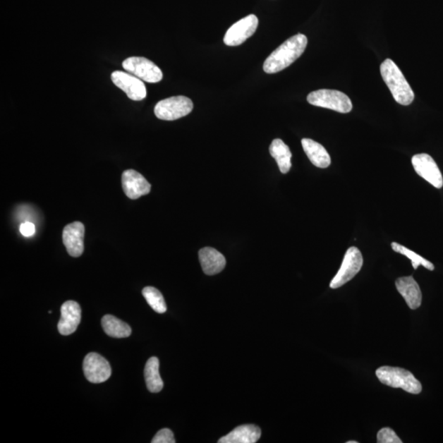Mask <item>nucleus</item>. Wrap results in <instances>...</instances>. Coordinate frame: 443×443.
<instances>
[{
    "label": "nucleus",
    "instance_id": "obj_1",
    "mask_svg": "<svg viewBox=\"0 0 443 443\" xmlns=\"http://www.w3.org/2000/svg\"><path fill=\"white\" fill-rule=\"evenodd\" d=\"M308 44V40L303 34H297L276 49L264 63V71L272 74L283 71L299 59Z\"/></svg>",
    "mask_w": 443,
    "mask_h": 443
},
{
    "label": "nucleus",
    "instance_id": "obj_2",
    "mask_svg": "<svg viewBox=\"0 0 443 443\" xmlns=\"http://www.w3.org/2000/svg\"><path fill=\"white\" fill-rule=\"evenodd\" d=\"M380 72L396 102L401 105L411 104L415 99V94L396 64L387 59L381 64Z\"/></svg>",
    "mask_w": 443,
    "mask_h": 443
},
{
    "label": "nucleus",
    "instance_id": "obj_3",
    "mask_svg": "<svg viewBox=\"0 0 443 443\" xmlns=\"http://www.w3.org/2000/svg\"><path fill=\"white\" fill-rule=\"evenodd\" d=\"M377 379L387 386L402 389L411 394H419L422 385L412 372L397 367L382 366L376 370Z\"/></svg>",
    "mask_w": 443,
    "mask_h": 443
},
{
    "label": "nucleus",
    "instance_id": "obj_4",
    "mask_svg": "<svg viewBox=\"0 0 443 443\" xmlns=\"http://www.w3.org/2000/svg\"><path fill=\"white\" fill-rule=\"evenodd\" d=\"M307 102L315 107L334 110L341 114L350 113L352 110L351 99L339 90H315L309 94Z\"/></svg>",
    "mask_w": 443,
    "mask_h": 443
},
{
    "label": "nucleus",
    "instance_id": "obj_5",
    "mask_svg": "<svg viewBox=\"0 0 443 443\" xmlns=\"http://www.w3.org/2000/svg\"><path fill=\"white\" fill-rule=\"evenodd\" d=\"M193 109L190 99L178 95L160 100L154 107V114L159 119L174 121L188 115Z\"/></svg>",
    "mask_w": 443,
    "mask_h": 443
},
{
    "label": "nucleus",
    "instance_id": "obj_6",
    "mask_svg": "<svg viewBox=\"0 0 443 443\" xmlns=\"http://www.w3.org/2000/svg\"><path fill=\"white\" fill-rule=\"evenodd\" d=\"M363 266V256L358 248L352 246L347 250L341 268L332 280L330 288L336 289L348 283L359 273Z\"/></svg>",
    "mask_w": 443,
    "mask_h": 443
},
{
    "label": "nucleus",
    "instance_id": "obj_7",
    "mask_svg": "<svg viewBox=\"0 0 443 443\" xmlns=\"http://www.w3.org/2000/svg\"><path fill=\"white\" fill-rule=\"evenodd\" d=\"M123 68L145 83H158L163 79V73L157 65L144 57L125 59Z\"/></svg>",
    "mask_w": 443,
    "mask_h": 443
},
{
    "label": "nucleus",
    "instance_id": "obj_8",
    "mask_svg": "<svg viewBox=\"0 0 443 443\" xmlns=\"http://www.w3.org/2000/svg\"><path fill=\"white\" fill-rule=\"evenodd\" d=\"M259 25V20L254 14L241 19L231 26L226 32L224 38L225 44L228 47H238L246 40L253 36Z\"/></svg>",
    "mask_w": 443,
    "mask_h": 443
},
{
    "label": "nucleus",
    "instance_id": "obj_9",
    "mask_svg": "<svg viewBox=\"0 0 443 443\" xmlns=\"http://www.w3.org/2000/svg\"><path fill=\"white\" fill-rule=\"evenodd\" d=\"M112 82L119 89L127 94L128 97L134 102H140L147 97V88L142 80L129 73L115 71L111 75Z\"/></svg>",
    "mask_w": 443,
    "mask_h": 443
},
{
    "label": "nucleus",
    "instance_id": "obj_10",
    "mask_svg": "<svg viewBox=\"0 0 443 443\" xmlns=\"http://www.w3.org/2000/svg\"><path fill=\"white\" fill-rule=\"evenodd\" d=\"M413 167L421 178L427 181L435 188L440 189L443 186V178L441 171L430 155L419 154L413 156L411 159Z\"/></svg>",
    "mask_w": 443,
    "mask_h": 443
},
{
    "label": "nucleus",
    "instance_id": "obj_11",
    "mask_svg": "<svg viewBox=\"0 0 443 443\" xmlns=\"http://www.w3.org/2000/svg\"><path fill=\"white\" fill-rule=\"evenodd\" d=\"M83 370L87 380L92 384H102L107 381L112 374L109 361L94 352L85 357Z\"/></svg>",
    "mask_w": 443,
    "mask_h": 443
},
{
    "label": "nucleus",
    "instance_id": "obj_12",
    "mask_svg": "<svg viewBox=\"0 0 443 443\" xmlns=\"http://www.w3.org/2000/svg\"><path fill=\"white\" fill-rule=\"evenodd\" d=\"M122 186L124 193L128 198L137 200L150 193L151 185L137 171L128 169L122 175Z\"/></svg>",
    "mask_w": 443,
    "mask_h": 443
},
{
    "label": "nucleus",
    "instance_id": "obj_13",
    "mask_svg": "<svg viewBox=\"0 0 443 443\" xmlns=\"http://www.w3.org/2000/svg\"><path fill=\"white\" fill-rule=\"evenodd\" d=\"M82 319V309L78 302L68 301L61 307V319L58 324L60 334L63 336L71 335L80 323Z\"/></svg>",
    "mask_w": 443,
    "mask_h": 443
},
{
    "label": "nucleus",
    "instance_id": "obj_14",
    "mask_svg": "<svg viewBox=\"0 0 443 443\" xmlns=\"http://www.w3.org/2000/svg\"><path fill=\"white\" fill-rule=\"evenodd\" d=\"M85 226L80 222H74L65 226L63 241L68 253L73 257H79L84 251Z\"/></svg>",
    "mask_w": 443,
    "mask_h": 443
},
{
    "label": "nucleus",
    "instance_id": "obj_15",
    "mask_svg": "<svg viewBox=\"0 0 443 443\" xmlns=\"http://www.w3.org/2000/svg\"><path fill=\"white\" fill-rule=\"evenodd\" d=\"M396 286L411 310L419 308L422 302L421 290L412 276L402 277L396 279Z\"/></svg>",
    "mask_w": 443,
    "mask_h": 443
},
{
    "label": "nucleus",
    "instance_id": "obj_16",
    "mask_svg": "<svg viewBox=\"0 0 443 443\" xmlns=\"http://www.w3.org/2000/svg\"><path fill=\"white\" fill-rule=\"evenodd\" d=\"M199 259L204 273L210 276L219 274L226 266L224 256L214 248L201 249L199 251Z\"/></svg>",
    "mask_w": 443,
    "mask_h": 443
},
{
    "label": "nucleus",
    "instance_id": "obj_17",
    "mask_svg": "<svg viewBox=\"0 0 443 443\" xmlns=\"http://www.w3.org/2000/svg\"><path fill=\"white\" fill-rule=\"evenodd\" d=\"M301 144L312 164L320 169L329 167L331 164V158L323 145L308 138L302 139Z\"/></svg>",
    "mask_w": 443,
    "mask_h": 443
},
{
    "label": "nucleus",
    "instance_id": "obj_18",
    "mask_svg": "<svg viewBox=\"0 0 443 443\" xmlns=\"http://www.w3.org/2000/svg\"><path fill=\"white\" fill-rule=\"evenodd\" d=\"M261 437V430L259 427L253 425H241L228 435L219 440V443H255Z\"/></svg>",
    "mask_w": 443,
    "mask_h": 443
},
{
    "label": "nucleus",
    "instance_id": "obj_19",
    "mask_svg": "<svg viewBox=\"0 0 443 443\" xmlns=\"http://www.w3.org/2000/svg\"><path fill=\"white\" fill-rule=\"evenodd\" d=\"M269 152L279 165V168L281 174H288L291 168V150L283 140L275 139L271 143Z\"/></svg>",
    "mask_w": 443,
    "mask_h": 443
},
{
    "label": "nucleus",
    "instance_id": "obj_20",
    "mask_svg": "<svg viewBox=\"0 0 443 443\" xmlns=\"http://www.w3.org/2000/svg\"><path fill=\"white\" fill-rule=\"evenodd\" d=\"M144 372L148 390L153 394L162 391L164 382L159 375V360L157 357H151L148 360Z\"/></svg>",
    "mask_w": 443,
    "mask_h": 443
},
{
    "label": "nucleus",
    "instance_id": "obj_21",
    "mask_svg": "<svg viewBox=\"0 0 443 443\" xmlns=\"http://www.w3.org/2000/svg\"><path fill=\"white\" fill-rule=\"evenodd\" d=\"M102 324L105 334L115 339H124L132 334L131 327L113 315H104Z\"/></svg>",
    "mask_w": 443,
    "mask_h": 443
},
{
    "label": "nucleus",
    "instance_id": "obj_22",
    "mask_svg": "<svg viewBox=\"0 0 443 443\" xmlns=\"http://www.w3.org/2000/svg\"><path fill=\"white\" fill-rule=\"evenodd\" d=\"M142 294L151 308L157 313L164 314L167 310L164 296L158 289L153 286H147L143 289Z\"/></svg>",
    "mask_w": 443,
    "mask_h": 443
},
{
    "label": "nucleus",
    "instance_id": "obj_23",
    "mask_svg": "<svg viewBox=\"0 0 443 443\" xmlns=\"http://www.w3.org/2000/svg\"><path fill=\"white\" fill-rule=\"evenodd\" d=\"M392 248L396 253H400L406 256L407 258H409L411 260L413 268L415 269H418V267L420 265H423L429 270H435V265L431 263L429 260H427L422 257L420 255L416 254L414 251H412L405 246L401 245L396 243H392Z\"/></svg>",
    "mask_w": 443,
    "mask_h": 443
},
{
    "label": "nucleus",
    "instance_id": "obj_24",
    "mask_svg": "<svg viewBox=\"0 0 443 443\" xmlns=\"http://www.w3.org/2000/svg\"><path fill=\"white\" fill-rule=\"evenodd\" d=\"M377 442L379 443H402L400 437L390 427H384L377 432Z\"/></svg>",
    "mask_w": 443,
    "mask_h": 443
},
{
    "label": "nucleus",
    "instance_id": "obj_25",
    "mask_svg": "<svg viewBox=\"0 0 443 443\" xmlns=\"http://www.w3.org/2000/svg\"><path fill=\"white\" fill-rule=\"evenodd\" d=\"M152 443H175L174 432L169 429H163L157 432L151 441Z\"/></svg>",
    "mask_w": 443,
    "mask_h": 443
},
{
    "label": "nucleus",
    "instance_id": "obj_26",
    "mask_svg": "<svg viewBox=\"0 0 443 443\" xmlns=\"http://www.w3.org/2000/svg\"><path fill=\"white\" fill-rule=\"evenodd\" d=\"M20 233H21L24 236H32L36 233V226H35L32 223H30V222H26V223L22 224L20 226Z\"/></svg>",
    "mask_w": 443,
    "mask_h": 443
},
{
    "label": "nucleus",
    "instance_id": "obj_27",
    "mask_svg": "<svg viewBox=\"0 0 443 443\" xmlns=\"http://www.w3.org/2000/svg\"><path fill=\"white\" fill-rule=\"evenodd\" d=\"M357 442H356V441H349V442H347V443H357Z\"/></svg>",
    "mask_w": 443,
    "mask_h": 443
}]
</instances>
